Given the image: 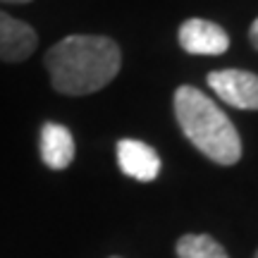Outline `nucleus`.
Listing matches in <instances>:
<instances>
[{
	"label": "nucleus",
	"instance_id": "nucleus-7",
	"mask_svg": "<svg viewBox=\"0 0 258 258\" xmlns=\"http://www.w3.org/2000/svg\"><path fill=\"white\" fill-rule=\"evenodd\" d=\"M38 151L41 160L50 170H64L74 160V137L72 132L60 122H46L38 134Z\"/></svg>",
	"mask_w": 258,
	"mask_h": 258
},
{
	"label": "nucleus",
	"instance_id": "nucleus-5",
	"mask_svg": "<svg viewBox=\"0 0 258 258\" xmlns=\"http://www.w3.org/2000/svg\"><path fill=\"white\" fill-rule=\"evenodd\" d=\"M117 165L127 177L137 182H153L160 175V156L153 146L139 139L117 141Z\"/></svg>",
	"mask_w": 258,
	"mask_h": 258
},
{
	"label": "nucleus",
	"instance_id": "nucleus-12",
	"mask_svg": "<svg viewBox=\"0 0 258 258\" xmlns=\"http://www.w3.org/2000/svg\"><path fill=\"white\" fill-rule=\"evenodd\" d=\"M110 258H120V256H110Z\"/></svg>",
	"mask_w": 258,
	"mask_h": 258
},
{
	"label": "nucleus",
	"instance_id": "nucleus-6",
	"mask_svg": "<svg viewBox=\"0 0 258 258\" xmlns=\"http://www.w3.org/2000/svg\"><path fill=\"white\" fill-rule=\"evenodd\" d=\"M36 31L22 19L10 17L0 10V60L3 62H24L36 50Z\"/></svg>",
	"mask_w": 258,
	"mask_h": 258
},
{
	"label": "nucleus",
	"instance_id": "nucleus-4",
	"mask_svg": "<svg viewBox=\"0 0 258 258\" xmlns=\"http://www.w3.org/2000/svg\"><path fill=\"white\" fill-rule=\"evenodd\" d=\"M179 46L189 55H222L230 48V36L222 27L208 19H186L179 27Z\"/></svg>",
	"mask_w": 258,
	"mask_h": 258
},
{
	"label": "nucleus",
	"instance_id": "nucleus-11",
	"mask_svg": "<svg viewBox=\"0 0 258 258\" xmlns=\"http://www.w3.org/2000/svg\"><path fill=\"white\" fill-rule=\"evenodd\" d=\"M253 258H258V251H256V256H253Z\"/></svg>",
	"mask_w": 258,
	"mask_h": 258
},
{
	"label": "nucleus",
	"instance_id": "nucleus-2",
	"mask_svg": "<svg viewBox=\"0 0 258 258\" xmlns=\"http://www.w3.org/2000/svg\"><path fill=\"white\" fill-rule=\"evenodd\" d=\"M175 117L184 137L218 165H234L241 158V139L232 120L196 86H179L172 98Z\"/></svg>",
	"mask_w": 258,
	"mask_h": 258
},
{
	"label": "nucleus",
	"instance_id": "nucleus-3",
	"mask_svg": "<svg viewBox=\"0 0 258 258\" xmlns=\"http://www.w3.org/2000/svg\"><path fill=\"white\" fill-rule=\"evenodd\" d=\"M208 86L232 108L258 110V74L246 70H215L208 74Z\"/></svg>",
	"mask_w": 258,
	"mask_h": 258
},
{
	"label": "nucleus",
	"instance_id": "nucleus-1",
	"mask_svg": "<svg viewBox=\"0 0 258 258\" xmlns=\"http://www.w3.org/2000/svg\"><path fill=\"white\" fill-rule=\"evenodd\" d=\"M50 84L64 96H89L105 89L122 67V53L108 36L74 34L57 41L43 57Z\"/></svg>",
	"mask_w": 258,
	"mask_h": 258
},
{
	"label": "nucleus",
	"instance_id": "nucleus-8",
	"mask_svg": "<svg viewBox=\"0 0 258 258\" xmlns=\"http://www.w3.org/2000/svg\"><path fill=\"white\" fill-rule=\"evenodd\" d=\"M177 258H230L211 234H184L177 239Z\"/></svg>",
	"mask_w": 258,
	"mask_h": 258
},
{
	"label": "nucleus",
	"instance_id": "nucleus-10",
	"mask_svg": "<svg viewBox=\"0 0 258 258\" xmlns=\"http://www.w3.org/2000/svg\"><path fill=\"white\" fill-rule=\"evenodd\" d=\"M0 3H12V5H27L31 0H0Z\"/></svg>",
	"mask_w": 258,
	"mask_h": 258
},
{
	"label": "nucleus",
	"instance_id": "nucleus-9",
	"mask_svg": "<svg viewBox=\"0 0 258 258\" xmlns=\"http://www.w3.org/2000/svg\"><path fill=\"white\" fill-rule=\"evenodd\" d=\"M249 41H251V46L258 50V17H256V22H253L251 29H249Z\"/></svg>",
	"mask_w": 258,
	"mask_h": 258
}]
</instances>
